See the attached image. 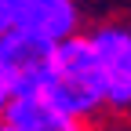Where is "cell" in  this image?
I'll return each mask as SVG.
<instances>
[{
  "label": "cell",
  "instance_id": "5b68a950",
  "mask_svg": "<svg viewBox=\"0 0 131 131\" xmlns=\"http://www.w3.org/2000/svg\"><path fill=\"white\" fill-rule=\"evenodd\" d=\"M4 124L18 127V131H88L84 120L69 117V113L55 109L51 102H44L40 95H29V98H11L4 106Z\"/></svg>",
  "mask_w": 131,
  "mask_h": 131
},
{
  "label": "cell",
  "instance_id": "277c9868",
  "mask_svg": "<svg viewBox=\"0 0 131 131\" xmlns=\"http://www.w3.org/2000/svg\"><path fill=\"white\" fill-rule=\"evenodd\" d=\"M80 22H84V11L77 0H11V26L47 44L80 33Z\"/></svg>",
  "mask_w": 131,
  "mask_h": 131
},
{
  "label": "cell",
  "instance_id": "8992f818",
  "mask_svg": "<svg viewBox=\"0 0 131 131\" xmlns=\"http://www.w3.org/2000/svg\"><path fill=\"white\" fill-rule=\"evenodd\" d=\"M11 29V0H0V33Z\"/></svg>",
  "mask_w": 131,
  "mask_h": 131
},
{
  "label": "cell",
  "instance_id": "52a82bcc",
  "mask_svg": "<svg viewBox=\"0 0 131 131\" xmlns=\"http://www.w3.org/2000/svg\"><path fill=\"white\" fill-rule=\"evenodd\" d=\"M11 102V95H7V84H4V77H0V117H4V106Z\"/></svg>",
  "mask_w": 131,
  "mask_h": 131
},
{
  "label": "cell",
  "instance_id": "ba28073f",
  "mask_svg": "<svg viewBox=\"0 0 131 131\" xmlns=\"http://www.w3.org/2000/svg\"><path fill=\"white\" fill-rule=\"evenodd\" d=\"M0 131H18V127H11V124H4V120H0Z\"/></svg>",
  "mask_w": 131,
  "mask_h": 131
},
{
  "label": "cell",
  "instance_id": "6da1fadb",
  "mask_svg": "<svg viewBox=\"0 0 131 131\" xmlns=\"http://www.w3.org/2000/svg\"><path fill=\"white\" fill-rule=\"evenodd\" d=\"M44 102H51L55 109L69 113V117L91 124L95 117L106 113V88H102V73H98V58L91 51L88 37H66L55 44V58H51V77L40 91Z\"/></svg>",
  "mask_w": 131,
  "mask_h": 131
},
{
  "label": "cell",
  "instance_id": "3957f363",
  "mask_svg": "<svg viewBox=\"0 0 131 131\" xmlns=\"http://www.w3.org/2000/svg\"><path fill=\"white\" fill-rule=\"evenodd\" d=\"M84 37L98 58V73H102V88H106V109L124 113L131 106V33H127V26L102 22Z\"/></svg>",
  "mask_w": 131,
  "mask_h": 131
},
{
  "label": "cell",
  "instance_id": "7a4b0ae2",
  "mask_svg": "<svg viewBox=\"0 0 131 131\" xmlns=\"http://www.w3.org/2000/svg\"><path fill=\"white\" fill-rule=\"evenodd\" d=\"M51 58H55V44L22 33L15 26L0 33V77H4L11 98L40 95L51 77Z\"/></svg>",
  "mask_w": 131,
  "mask_h": 131
}]
</instances>
